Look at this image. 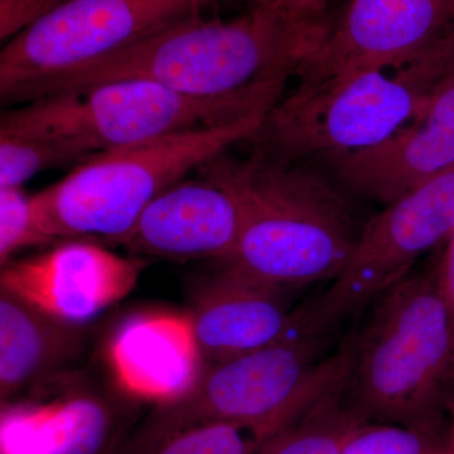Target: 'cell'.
<instances>
[{
	"instance_id": "obj_28",
	"label": "cell",
	"mask_w": 454,
	"mask_h": 454,
	"mask_svg": "<svg viewBox=\"0 0 454 454\" xmlns=\"http://www.w3.org/2000/svg\"><path fill=\"white\" fill-rule=\"evenodd\" d=\"M256 4L270 5L271 0H255Z\"/></svg>"
},
{
	"instance_id": "obj_14",
	"label": "cell",
	"mask_w": 454,
	"mask_h": 454,
	"mask_svg": "<svg viewBox=\"0 0 454 454\" xmlns=\"http://www.w3.org/2000/svg\"><path fill=\"white\" fill-rule=\"evenodd\" d=\"M241 231L238 200L200 172L155 197L122 247L137 255L220 262L234 252Z\"/></svg>"
},
{
	"instance_id": "obj_15",
	"label": "cell",
	"mask_w": 454,
	"mask_h": 454,
	"mask_svg": "<svg viewBox=\"0 0 454 454\" xmlns=\"http://www.w3.org/2000/svg\"><path fill=\"white\" fill-rule=\"evenodd\" d=\"M343 186L389 205L454 168V83L439 86L413 121L381 145L333 160Z\"/></svg>"
},
{
	"instance_id": "obj_25",
	"label": "cell",
	"mask_w": 454,
	"mask_h": 454,
	"mask_svg": "<svg viewBox=\"0 0 454 454\" xmlns=\"http://www.w3.org/2000/svg\"><path fill=\"white\" fill-rule=\"evenodd\" d=\"M437 279L454 333V231L448 238L446 250L437 264Z\"/></svg>"
},
{
	"instance_id": "obj_20",
	"label": "cell",
	"mask_w": 454,
	"mask_h": 454,
	"mask_svg": "<svg viewBox=\"0 0 454 454\" xmlns=\"http://www.w3.org/2000/svg\"><path fill=\"white\" fill-rule=\"evenodd\" d=\"M443 429L365 422L348 435L340 454H443Z\"/></svg>"
},
{
	"instance_id": "obj_18",
	"label": "cell",
	"mask_w": 454,
	"mask_h": 454,
	"mask_svg": "<svg viewBox=\"0 0 454 454\" xmlns=\"http://www.w3.org/2000/svg\"><path fill=\"white\" fill-rule=\"evenodd\" d=\"M343 387L309 413L271 435L254 454H340L352 430L365 422L346 403Z\"/></svg>"
},
{
	"instance_id": "obj_22",
	"label": "cell",
	"mask_w": 454,
	"mask_h": 454,
	"mask_svg": "<svg viewBox=\"0 0 454 454\" xmlns=\"http://www.w3.org/2000/svg\"><path fill=\"white\" fill-rule=\"evenodd\" d=\"M56 244L44 231L33 195L23 188H0V265L29 247Z\"/></svg>"
},
{
	"instance_id": "obj_30",
	"label": "cell",
	"mask_w": 454,
	"mask_h": 454,
	"mask_svg": "<svg viewBox=\"0 0 454 454\" xmlns=\"http://www.w3.org/2000/svg\"><path fill=\"white\" fill-rule=\"evenodd\" d=\"M452 20L454 22V0L452 2Z\"/></svg>"
},
{
	"instance_id": "obj_6",
	"label": "cell",
	"mask_w": 454,
	"mask_h": 454,
	"mask_svg": "<svg viewBox=\"0 0 454 454\" xmlns=\"http://www.w3.org/2000/svg\"><path fill=\"white\" fill-rule=\"evenodd\" d=\"M301 82L269 110L247 140L252 153L283 164L330 160L381 145L419 115L433 90L411 65Z\"/></svg>"
},
{
	"instance_id": "obj_29",
	"label": "cell",
	"mask_w": 454,
	"mask_h": 454,
	"mask_svg": "<svg viewBox=\"0 0 454 454\" xmlns=\"http://www.w3.org/2000/svg\"><path fill=\"white\" fill-rule=\"evenodd\" d=\"M315 2L317 3V5L322 9L325 7V2H327V0H315Z\"/></svg>"
},
{
	"instance_id": "obj_3",
	"label": "cell",
	"mask_w": 454,
	"mask_h": 454,
	"mask_svg": "<svg viewBox=\"0 0 454 454\" xmlns=\"http://www.w3.org/2000/svg\"><path fill=\"white\" fill-rule=\"evenodd\" d=\"M373 303L352 339L346 403L367 422L442 429L454 396V333L437 265L411 270Z\"/></svg>"
},
{
	"instance_id": "obj_4",
	"label": "cell",
	"mask_w": 454,
	"mask_h": 454,
	"mask_svg": "<svg viewBox=\"0 0 454 454\" xmlns=\"http://www.w3.org/2000/svg\"><path fill=\"white\" fill-rule=\"evenodd\" d=\"M325 334L306 319L271 345L223 363L206 364L186 395L155 406L122 454H142L184 430L214 423L244 424L271 437L309 413L345 384L352 342L322 358Z\"/></svg>"
},
{
	"instance_id": "obj_2",
	"label": "cell",
	"mask_w": 454,
	"mask_h": 454,
	"mask_svg": "<svg viewBox=\"0 0 454 454\" xmlns=\"http://www.w3.org/2000/svg\"><path fill=\"white\" fill-rule=\"evenodd\" d=\"M200 172L235 196L241 231L220 268L280 292L333 282L346 268L361 227L348 200L297 164L223 152Z\"/></svg>"
},
{
	"instance_id": "obj_21",
	"label": "cell",
	"mask_w": 454,
	"mask_h": 454,
	"mask_svg": "<svg viewBox=\"0 0 454 454\" xmlns=\"http://www.w3.org/2000/svg\"><path fill=\"white\" fill-rule=\"evenodd\" d=\"M268 438L244 424H205L172 435L142 454H254Z\"/></svg>"
},
{
	"instance_id": "obj_8",
	"label": "cell",
	"mask_w": 454,
	"mask_h": 454,
	"mask_svg": "<svg viewBox=\"0 0 454 454\" xmlns=\"http://www.w3.org/2000/svg\"><path fill=\"white\" fill-rule=\"evenodd\" d=\"M249 118L223 104L187 97L158 83L121 79L5 109L0 133L61 140L95 154Z\"/></svg>"
},
{
	"instance_id": "obj_17",
	"label": "cell",
	"mask_w": 454,
	"mask_h": 454,
	"mask_svg": "<svg viewBox=\"0 0 454 454\" xmlns=\"http://www.w3.org/2000/svg\"><path fill=\"white\" fill-rule=\"evenodd\" d=\"M82 343V325L62 321L0 288L2 404L62 375Z\"/></svg>"
},
{
	"instance_id": "obj_19",
	"label": "cell",
	"mask_w": 454,
	"mask_h": 454,
	"mask_svg": "<svg viewBox=\"0 0 454 454\" xmlns=\"http://www.w3.org/2000/svg\"><path fill=\"white\" fill-rule=\"evenodd\" d=\"M90 155L61 140L0 133V188H23L42 172L74 168Z\"/></svg>"
},
{
	"instance_id": "obj_1",
	"label": "cell",
	"mask_w": 454,
	"mask_h": 454,
	"mask_svg": "<svg viewBox=\"0 0 454 454\" xmlns=\"http://www.w3.org/2000/svg\"><path fill=\"white\" fill-rule=\"evenodd\" d=\"M330 28L318 16L264 4L231 20L195 14L56 83L43 97L139 79L243 116L268 114Z\"/></svg>"
},
{
	"instance_id": "obj_7",
	"label": "cell",
	"mask_w": 454,
	"mask_h": 454,
	"mask_svg": "<svg viewBox=\"0 0 454 454\" xmlns=\"http://www.w3.org/2000/svg\"><path fill=\"white\" fill-rule=\"evenodd\" d=\"M208 0H68L0 51V98L16 106L56 83L128 49Z\"/></svg>"
},
{
	"instance_id": "obj_5",
	"label": "cell",
	"mask_w": 454,
	"mask_h": 454,
	"mask_svg": "<svg viewBox=\"0 0 454 454\" xmlns=\"http://www.w3.org/2000/svg\"><path fill=\"white\" fill-rule=\"evenodd\" d=\"M265 115L90 155L33 195L44 231L55 243L122 247L155 197L232 145L247 142Z\"/></svg>"
},
{
	"instance_id": "obj_26",
	"label": "cell",
	"mask_w": 454,
	"mask_h": 454,
	"mask_svg": "<svg viewBox=\"0 0 454 454\" xmlns=\"http://www.w3.org/2000/svg\"><path fill=\"white\" fill-rule=\"evenodd\" d=\"M270 7L283 9L300 16H318L322 11L315 0H271Z\"/></svg>"
},
{
	"instance_id": "obj_12",
	"label": "cell",
	"mask_w": 454,
	"mask_h": 454,
	"mask_svg": "<svg viewBox=\"0 0 454 454\" xmlns=\"http://www.w3.org/2000/svg\"><path fill=\"white\" fill-rule=\"evenodd\" d=\"M145 268L142 259L125 258L104 245L65 240L37 255L11 260L2 267L0 288L82 325L128 297Z\"/></svg>"
},
{
	"instance_id": "obj_27",
	"label": "cell",
	"mask_w": 454,
	"mask_h": 454,
	"mask_svg": "<svg viewBox=\"0 0 454 454\" xmlns=\"http://www.w3.org/2000/svg\"><path fill=\"white\" fill-rule=\"evenodd\" d=\"M448 413H450V422L447 426L443 454H454V396L450 409H448Z\"/></svg>"
},
{
	"instance_id": "obj_24",
	"label": "cell",
	"mask_w": 454,
	"mask_h": 454,
	"mask_svg": "<svg viewBox=\"0 0 454 454\" xmlns=\"http://www.w3.org/2000/svg\"><path fill=\"white\" fill-rule=\"evenodd\" d=\"M411 64L433 90L454 83V27Z\"/></svg>"
},
{
	"instance_id": "obj_10",
	"label": "cell",
	"mask_w": 454,
	"mask_h": 454,
	"mask_svg": "<svg viewBox=\"0 0 454 454\" xmlns=\"http://www.w3.org/2000/svg\"><path fill=\"white\" fill-rule=\"evenodd\" d=\"M128 403L64 373L2 404L0 454H115Z\"/></svg>"
},
{
	"instance_id": "obj_11",
	"label": "cell",
	"mask_w": 454,
	"mask_h": 454,
	"mask_svg": "<svg viewBox=\"0 0 454 454\" xmlns=\"http://www.w3.org/2000/svg\"><path fill=\"white\" fill-rule=\"evenodd\" d=\"M452 2L352 0L295 76L301 82H315L355 71L402 67L446 32Z\"/></svg>"
},
{
	"instance_id": "obj_16",
	"label": "cell",
	"mask_w": 454,
	"mask_h": 454,
	"mask_svg": "<svg viewBox=\"0 0 454 454\" xmlns=\"http://www.w3.org/2000/svg\"><path fill=\"white\" fill-rule=\"evenodd\" d=\"M283 293L217 268L197 286L186 310L206 364L223 363L277 342L301 327Z\"/></svg>"
},
{
	"instance_id": "obj_23",
	"label": "cell",
	"mask_w": 454,
	"mask_h": 454,
	"mask_svg": "<svg viewBox=\"0 0 454 454\" xmlns=\"http://www.w3.org/2000/svg\"><path fill=\"white\" fill-rule=\"evenodd\" d=\"M68 0H0V41L16 37Z\"/></svg>"
},
{
	"instance_id": "obj_13",
	"label": "cell",
	"mask_w": 454,
	"mask_h": 454,
	"mask_svg": "<svg viewBox=\"0 0 454 454\" xmlns=\"http://www.w3.org/2000/svg\"><path fill=\"white\" fill-rule=\"evenodd\" d=\"M104 355L116 389L155 406L186 395L206 365L190 317L173 310L128 316L110 334Z\"/></svg>"
},
{
	"instance_id": "obj_9",
	"label": "cell",
	"mask_w": 454,
	"mask_h": 454,
	"mask_svg": "<svg viewBox=\"0 0 454 454\" xmlns=\"http://www.w3.org/2000/svg\"><path fill=\"white\" fill-rule=\"evenodd\" d=\"M454 231V168L385 205L361 227L351 259L307 307L313 328L328 333L413 270L414 262Z\"/></svg>"
}]
</instances>
